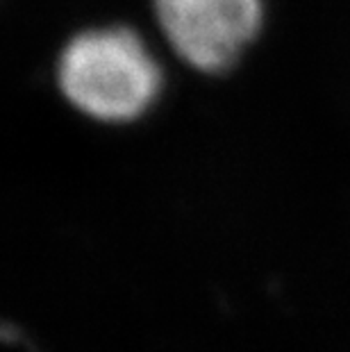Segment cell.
I'll use <instances>...</instances> for the list:
<instances>
[{
	"mask_svg": "<svg viewBox=\"0 0 350 352\" xmlns=\"http://www.w3.org/2000/svg\"><path fill=\"white\" fill-rule=\"evenodd\" d=\"M59 89L82 114L128 123L157 98L162 73L135 30H89L66 43L57 64Z\"/></svg>",
	"mask_w": 350,
	"mask_h": 352,
	"instance_id": "cell-1",
	"label": "cell"
},
{
	"mask_svg": "<svg viewBox=\"0 0 350 352\" xmlns=\"http://www.w3.org/2000/svg\"><path fill=\"white\" fill-rule=\"evenodd\" d=\"M153 7L173 50L205 73L230 69L264 19L262 0H153Z\"/></svg>",
	"mask_w": 350,
	"mask_h": 352,
	"instance_id": "cell-2",
	"label": "cell"
}]
</instances>
